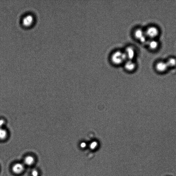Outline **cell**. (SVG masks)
<instances>
[{"instance_id":"14","label":"cell","mask_w":176,"mask_h":176,"mask_svg":"<svg viewBox=\"0 0 176 176\" xmlns=\"http://www.w3.org/2000/svg\"><path fill=\"white\" fill-rule=\"evenodd\" d=\"M31 176H39V173L36 169H33L31 171Z\"/></svg>"},{"instance_id":"13","label":"cell","mask_w":176,"mask_h":176,"mask_svg":"<svg viewBox=\"0 0 176 176\" xmlns=\"http://www.w3.org/2000/svg\"><path fill=\"white\" fill-rule=\"evenodd\" d=\"M98 144L96 141H93L90 144V149L94 150L98 147Z\"/></svg>"},{"instance_id":"11","label":"cell","mask_w":176,"mask_h":176,"mask_svg":"<svg viewBox=\"0 0 176 176\" xmlns=\"http://www.w3.org/2000/svg\"><path fill=\"white\" fill-rule=\"evenodd\" d=\"M7 136V132L6 130L3 127L0 128V140L6 139Z\"/></svg>"},{"instance_id":"10","label":"cell","mask_w":176,"mask_h":176,"mask_svg":"<svg viewBox=\"0 0 176 176\" xmlns=\"http://www.w3.org/2000/svg\"><path fill=\"white\" fill-rule=\"evenodd\" d=\"M158 43L157 41L155 40H152L150 41L149 43V46L150 49L151 50H155L157 49L158 47Z\"/></svg>"},{"instance_id":"12","label":"cell","mask_w":176,"mask_h":176,"mask_svg":"<svg viewBox=\"0 0 176 176\" xmlns=\"http://www.w3.org/2000/svg\"><path fill=\"white\" fill-rule=\"evenodd\" d=\"M168 67H173L176 65V59L174 58H171L169 59L167 62Z\"/></svg>"},{"instance_id":"9","label":"cell","mask_w":176,"mask_h":176,"mask_svg":"<svg viewBox=\"0 0 176 176\" xmlns=\"http://www.w3.org/2000/svg\"><path fill=\"white\" fill-rule=\"evenodd\" d=\"M33 20V18L32 16L30 15H27L23 18V23L25 25H28L31 24Z\"/></svg>"},{"instance_id":"3","label":"cell","mask_w":176,"mask_h":176,"mask_svg":"<svg viewBox=\"0 0 176 176\" xmlns=\"http://www.w3.org/2000/svg\"><path fill=\"white\" fill-rule=\"evenodd\" d=\"M25 167V166L23 163H17L13 165L12 170L16 175H20L24 171Z\"/></svg>"},{"instance_id":"1","label":"cell","mask_w":176,"mask_h":176,"mask_svg":"<svg viewBox=\"0 0 176 176\" xmlns=\"http://www.w3.org/2000/svg\"><path fill=\"white\" fill-rule=\"evenodd\" d=\"M110 60L114 64L118 65L124 63L127 59L124 51L118 50L112 53Z\"/></svg>"},{"instance_id":"7","label":"cell","mask_w":176,"mask_h":176,"mask_svg":"<svg viewBox=\"0 0 176 176\" xmlns=\"http://www.w3.org/2000/svg\"><path fill=\"white\" fill-rule=\"evenodd\" d=\"M168 66L167 62H160L156 65V69L158 72H163L167 70Z\"/></svg>"},{"instance_id":"5","label":"cell","mask_w":176,"mask_h":176,"mask_svg":"<svg viewBox=\"0 0 176 176\" xmlns=\"http://www.w3.org/2000/svg\"><path fill=\"white\" fill-rule=\"evenodd\" d=\"M159 31L155 27H150L148 28L146 32V35L151 38H155L159 35Z\"/></svg>"},{"instance_id":"4","label":"cell","mask_w":176,"mask_h":176,"mask_svg":"<svg viewBox=\"0 0 176 176\" xmlns=\"http://www.w3.org/2000/svg\"><path fill=\"white\" fill-rule=\"evenodd\" d=\"M127 60H132L135 57L136 51L134 47L132 46H128L126 47L124 51Z\"/></svg>"},{"instance_id":"2","label":"cell","mask_w":176,"mask_h":176,"mask_svg":"<svg viewBox=\"0 0 176 176\" xmlns=\"http://www.w3.org/2000/svg\"><path fill=\"white\" fill-rule=\"evenodd\" d=\"M134 36L136 38L142 43H145L146 41V35L145 33L141 29H136L134 31Z\"/></svg>"},{"instance_id":"8","label":"cell","mask_w":176,"mask_h":176,"mask_svg":"<svg viewBox=\"0 0 176 176\" xmlns=\"http://www.w3.org/2000/svg\"><path fill=\"white\" fill-rule=\"evenodd\" d=\"M35 158L33 156L29 155L25 157L23 160L24 165L25 166H32L35 163Z\"/></svg>"},{"instance_id":"16","label":"cell","mask_w":176,"mask_h":176,"mask_svg":"<svg viewBox=\"0 0 176 176\" xmlns=\"http://www.w3.org/2000/svg\"><path fill=\"white\" fill-rule=\"evenodd\" d=\"M86 144L85 142H82V143H81L80 145V147L81 148H84L86 147Z\"/></svg>"},{"instance_id":"6","label":"cell","mask_w":176,"mask_h":176,"mask_svg":"<svg viewBox=\"0 0 176 176\" xmlns=\"http://www.w3.org/2000/svg\"><path fill=\"white\" fill-rule=\"evenodd\" d=\"M136 63L132 60H127L124 63V68L129 71H134L136 68Z\"/></svg>"},{"instance_id":"15","label":"cell","mask_w":176,"mask_h":176,"mask_svg":"<svg viewBox=\"0 0 176 176\" xmlns=\"http://www.w3.org/2000/svg\"><path fill=\"white\" fill-rule=\"evenodd\" d=\"M5 124L4 120L3 119H0V128H3Z\"/></svg>"}]
</instances>
